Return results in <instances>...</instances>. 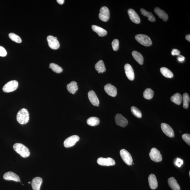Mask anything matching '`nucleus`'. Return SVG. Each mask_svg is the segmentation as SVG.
Returning a JSON list of instances; mask_svg holds the SVG:
<instances>
[{"mask_svg":"<svg viewBox=\"0 0 190 190\" xmlns=\"http://www.w3.org/2000/svg\"><path fill=\"white\" fill-rule=\"evenodd\" d=\"M9 37L12 41L15 42L20 44L22 42V39L20 36L13 33H10L9 34Z\"/></svg>","mask_w":190,"mask_h":190,"instance_id":"72a5a7b5","label":"nucleus"},{"mask_svg":"<svg viewBox=\"0 0 190 190\" xmlns=\"http://www.w3.org/2000/svg\"><path fill=\"white\" fill-rule=\"evenodd\" d=\"M126 76L129 80L132 81L134 78V70L132 66L129 64H126L124 67Z\"/></svg>","mask_w":190,"mask_h":190,"instance_id":"dca6fc26","label":"nucleus"},{"mask_svg":"<svg viewBox=\"0 0 190 190\" xmlns=\"http://www.w3.org/2000/svg\"><path fill=\"white\" fill-rule=\"evenodd\" d=\"M67 88L69 92L72 94H75L76 91L78 89V87L77 83L74 81H72L70 84H67Z\"/></svg>","mask_w":190,"mask_h":190,"instance_id":"5701e85b","label":"nucleus"},{"mask_svg":"<svg viewBox=\"0 0 190 190\" xmlns=\"http://www.w3.org/2000/svg\"><path fill=\"white\" fill-rule=\"evenodd\" d=\"M120 153L121 157L125 163L129 165H132L133 159L129 152L124 149L120 150Z\"/></svg>","mask_w":190,"mask_h":190,"instance_id":"39448f33","label":"nucleus"},{"mask_svg":"<svg viewBox=\"0 0 190 190\" xmlns=\"http://www.w3.org/2000/svg\"><path fill=\"white\" fill-rule=\"evenodd\" d=\"M168 183L169 186L172 190H180V186L174 177H171L168 179Z\"/></svg>","mask_w":190,"mask_h":190,"instance_id":"412c9836","label":"nucleus"},{"mask_svg":"<svg viewBox=\"0 0 190 190\" xmlns=\"http://www.w3.org/2000/svg\"><path fill=\"white\" fill-rule=\"evenodd\" d=\"M28 184H31V182H28Z\"/></svg>","mask_w":190,"mask_h":190,"instance_id":"37998d69","label":"nucleus"},{"mask_svg":"<svg viewBox=\"0 0 190 190\" xmlns=\"http://www.w3.org/2000/svg\"><path fill=\"white\" fill-rule=\"evenodd\" d=\"M170 100L171 101L175 104L180 105L182 101V95L179 93H176L171 97Z\"/></svg>","mask_w":190,"mask_h":190,"instance_id":"393cba45","label":"nucleus"},{"mask_svg":"<svg viewBox=\"0 0 190 190\" xmlns=\"http://www.w3.org/2000/svg\"><path fill=\"white\" fill-rule=\"evenodd\" d=\"M154 12L156 14L160 19H162L164 21H167L168 18V15L158 7L154 9Z\"/></svg>","mask_w":190,"mask_h":190,"instance_id":"aec40b11","label":"nucleus"},{"mask_svg":"<svg viewBox=\"0 0 190 190\" xmlns=\"http://www.w3.org/2000/svg\"><path fill=\"white\" fill-rule=\"evenodd\" d=\"M42 182V179L41 178L39 177L34 178L33 179L32 183L33 190H40Z\"/></svg>","mask_w":190,"mask_h":190,"instance_id":"6ab92c4d","label":"nucleus"},{"mask_svg":"<svg viewBox=\"0 0 190 190\" xmlns=\"http://www.w3.org/2000/svg\"><path fill=\"white\" fill-rule=\"evenodd\" d=\"M17 120L19 123L22 125L27 124L29 120L28 110L24 108L20 110L17 114Z\"/></svg>","mask_w":190,"mask_h":190,"instance_id":"f03ea898","label":"nucleus"},{"mask_svg":"<svg viewBox=\"0 0 190 190\" xmlns=\"http://www.w3.org/2000/svg\"><path fill=\"white\" fill-rule=\"evenodd\" d=\"M104 90L110 96L115 97L117 94L116 88L110 84H108L104 87Z\"/></svg>","mask_w":190,"mask_h":190,"instance_id":"2eb2a0df","label":"nucleus"},{"mask_svg":"<svg viewBox=\"0 0 190 190\" xmlns=\"http://www.w3.org/2000/svg\"><path fill=\"white\" fill-rule=\"evenodd\" d=\"M185 39L186 40H187L188 41H189V42H190V34H188L185 36Z\"/></svg>","mask_w":190,"mask_h":190,"instance_id":"79ce46f5","label":"nucleus"},{"mask_svg":"<svg viewBox=\"0 0 190 190\" xmlns=\"http://www.w3.org/2000/svg\"><path fill=\"white\" fill-rule=\"evenodd\" d=\"M7 55V52L3 46H0V56L5 57Z\"/></svg>","mask_w":190,"mask_h":190,"instance_id":"e433bc0d","label":"nucleus"},{"mask_svg":"<svg viewBox=\"0 0 190 190\" xmlns=\"http://www.w3.org/2000/svg\"><path fill=\"white\" fill-rule=\"evenodd\" d=\"M87 123L89 126L94 127L98 125L99 124L100 120L98 117H91L88 119Z\"/></svg>","mask_w":190,"mask_h":190,"instance_id":"c85d7f7f","label":"nucleus"},{"mask_svg":"<svg viewBox=\"0 0 190 190\" xmlns=\"http://www.w3.org/2000/svg\"><path fill=\"white\" fill-rule=\"evenodd\" d=\"M182 139L186 144L190 146V135L189 134H183L182 136Z\"/></svg>","mask_w":190,"mask_h":190,"instance_id":"c9c22d12","label":"nucleus"},{"mask_svg":"<svg viewBox=\"0 0 190 190\" xmlns=\"http://www.w3.org/2000/svg\"><path fill=\"white\" fill-rule=\"evenodd\" d=\"M115 122L117 125L122 127H125L128 122L127 119L120 114H117L115 117Z\"/></svg>","mask_w":190,"mask_h":190,"instance_id":"f8f14e48","label":"nucleus"},{"mask_svg":"<svg viewBox=\"0 0 190 190\" xmlns=\"http://www.w3.org/2000/svg\"><path fill=\"white\" fill-rule=\"evenodd\" d=\"M180 51L177 49H173L172 51V54L173 56H179L180 54Z\"/></svg>","mask_w":190,"mask_h":190,"instance_id":"58836bf2","label":"nucleus"},{"mask_svg":"<svg viewBox=\"0 0 190 190\" xmlns=\"http://www.w3.org/2000/svg\"><path fill=\"white\" fill-rule=\"evenodd\" d=\"M99 18L102 21H108L110 18V11L108 8L106 6H103L100 10Z\"/></svg>","mask_w":190,"mask_h":190,"instance_id":"0eeeda50","label":"nucleus"},{"mask_svg":"<svg viewBox=\"0 0 190 190\" xmlns=\"http://www.w3.org/2000/svg\"><path fill=\"white\" fill-rule=\"evenodd\" d=\"M131 111L133 115L138 118H141L142 116V114L141 110L135 106L131 107Z\"/></svg>","mask_w":190,"mask_h":190,"instance_id":"473e14b6","label":"nucleus"},{"mask_svg":"<svg viewBox=\"0 0 190 190\" xmlns=\"http://www.w3.org/2000/svg\"><path fill=\"white\" fill-rule=\"evenodd\" d=\"M88 97L91 103L94 106H99V100L94 91H91L88 93Z\"/></svg>","mask_w":190,"mask_h":190,"instance_id":"4468645a","label":"nucleus"},{"mask_svg":"<svg viewBox=\"0 0 190 190\" xmlns=\"http://www.w3.org/2000/svg\"><path fill=\"white\" fill-rule=\"evenodd\" d=\"M128 13L131 21L136 24H139L140 23V18L139 15L134 10L129 9L128 10Z\"/></svg>","mask_w":190,"mask_h":190,"instance_id":"ddd939ff","label":"nucleus"},{"mask_svg":"<svg viewBox=\"0 0 190 190\" xmlns=\"http://www.w3.org/2000/svg\"><path fill=\"white\" fill-rule=\"evenodd\" d=\"M184 163V161L183 160L179 158H177L175 162V165L178 167H180L183 165Z\"/></svg>","mask_w":190,"mask_h":190,"instance_id":"4c0bfd02","label":"nucleus"},{"mask_svg":"<svg viewBox=\"0 0 190 190\" xmlns=\"http://www.w3.org/2000/svg\"><path fill=\"white\" fill-rule=\"evenodd\" d=\"M80 138L78 136L73 135L67 138L64 142V145L65 148H70L73 146L78 141Z\"/></svg>","mask_w":190,"mask_h":190,"instance_id":"6e6552de","label":"nucleus"},{"mask_svg":"<svg viewBox=\"0 0 190 190\" xmlns=\"http://www.w3.org/2000/svg\"><path fill=\"white\" fill-rule=\"evenodd\" d=\"M97 163L99 165L104 166H110L115 165V160L110 158H100L97 160Z\"/></svg>","mask_w":190,"mask_h":190,"instance_id":"9d476101","label":"nucleus"},{"mask_svg":"<svg viewBox=\"0 0 190 190\" xmlns=\"http://www.w3.org/2000/svg\"><path fill=\"white\" fill-rule=\"evenodd\" d=\"M148 181L150 187L151 189H155L158 187V181H157L156 176L154 174H150L148 177Z\"/></svg>","mask_w":190,"mask_h":190,"instance_id":"a211bd4d","label":"nucleus"},{"mask_svg":"<svg viewBox=\"0 0 190 190\" xmlns=\"http://www.w3.org/2000/svg\"><path fill=\"white\" fill-rule=\"evenodd\" d=\"M149 156L151 160L156 162H161L162 160V157L160 152L156 148H151L149 153Z\"/></svg>","mask_w":190,"mask_h":190,"instance_id":"423d86ee","label":"nucleus"},{"mask_svg":"<svg viewBox=\"0 0 190 190\" xmlns=\"http://www.w3.org/2000/svg\"><path fill=\"white\" fill-rule=\"evenodd\" d=\"M177 60L179 62H182L184 61L185 58L182 55H179L177 58Z\"/></svg>","mask_w":190,"mask_h":190,"instance_id":"ea45409f","label":"nucleus"},{"mask_svg":"<svg viewBox=\"0 0 190 190\" xmlns=\"http://www.w3.org/2000/svg\"><path fill=\"white\" fill-rule=\"evenodd\" d=\"M135 39L137 42L145 46H150L152 44L151 39L148 36L145 34H137L135 36Z\"/></svg>","mask_w":190,"mask_h":190,"instance_id":"7ed1b4c3","label":"nucleus"},{"mask_svg":"<svg viewBox=\"0 0 190 190\" xmlns=\"http://www.w3.org/2000/svg\"><path fill=\"white\" fill-rule=\"evenodd\" d=\"M161 127L162 131L168 137L172 138L175 136L173 129L168 124L162 123L161 124Z\"/></svg>","mask_w":190,"mask_h":190,"instance_id":"9b49d317","label":"nucleus"},{"mask_svg":"<svg viewBox=\"0 0 190 190\" xmlns=\"http://www.w3.org/2000/svg\"><path fill=\"white\" fill-rule=\"evenodd\" d=\"M154 91L150 88L146 89L143 93V97L146 99L150 100L153 98Z\"/></svg>","mask_w":190,"mask_h":190,"instance_id":"c756f323","label":"nucleus"},{"mask_svg":"<svg viewBox=\"0 0 190 190\" xmlns=\"http://www.w3.org/2000/svg\"><path fill=\"white\" fill-rule=\"evenodd\" d=\"M13 148L15 151L23 158H27L30 155V151L28 148L21 143H15L13 145Z\"/></svg>","mask_w":190,"mask_h":190,"instance_id":"f257e3e1","label":"nucleus"},{"mask_svg":"<svg viewBox=\"0 0 190 190\" xmlns=\"http://www.w3.org/2000/svg\"><path fill=\"white\" fill-rule=\"evenodd\" d=\"M48 45L51 49L54 50L58 49L60 47L59 42L55 37L49 35L47 38Z\"/></svg>","mask_w":190,"mask_h":190,"instance_id":"1a4fd4ad","label":"nucleus"},{"mask_svg":"<svg viewBox=\"0 0 190 190\" xmlns=\"http://www.w3.org/2000/svg\"><path fill=\"white\" fill-rule=\"evenodd\" d=\"M92 30L101 37H103L107 34V32L105 29L96 25H93L91 27Z\"/></svg>","mask_w":190,"mask_h":190,"instance_id":"4be33fe9","label":"nucleus"},{"mask_svg":"<svg viewBox=\"0 0 190 190\" xmlns=\"http://www.w3.org/2000/svg\"><path fill=\"white\" fill-rule=\"evenodd\" d=\"M49 68H51L53 71L57 73H61L63 71V69L61 67L54 63L50 64Z\"/></svg>","mask_w":190,"mask_h":190,"instance_id":"7c9ffc66","label":"nucleus"},{"mask_svg":"<svg viewBox=\"0 0 190 190\" xmlns=\"http://www.w3.org/2000/svg\"><path fill=\"white\" fill-rule=\"evenodd\" d=\"M133 58L140 65H142L144 63V58L141 53L137 51H134L132 52Z\"/></svg>","mask_w":190,"mask_h":190,"instance_id":"b1692460","label":"nucleus"},{"mask_svg":"<svg viewBox=\"0 0 190 190\" xmlns=\"http://www.w3.org/2000/svg\"><path fill=\"white\" fill-rule=\"evenodd\" d=\"M141 14L144 16L148 17V20L149 21L151 22H154L155 21V18L153 16V13L151 12L146 11L144 8H141L140 10Z\"/></svg>","mask_w":190,"mask_h":190,"instance_id":"bb28decb","label":"nucleus"},{"mask_svg":"<svg viewBox=\"0 0 190 190\" xmlns=\"http://www.w3.org/2000/svg\"><path fill=\"white\" fill-rule=\"evenodd\" d=\"M18 82L16 80H12L7 83L3 88V90L5 92L9 93L15 91L18 88Z\"/></svg>","mask_w":190,"mask_h":190,"instance_id":"20e7f679","label":"nucleus"},{"mask_svg":"<svg viewBox=\"0 0 190 190\" xmlns=\"http://www.w3.org/2000/svg\"><path fill=\"white\" fill-rule=\"evenodd\" d=\"M182 99L183 100V107L184 108H187L189 106V103L190 102V97L188 93H184L183 95Z\"/></svg>","mask_w":190,"mask_h":190,"instance_id":"2f4dec72","label":"nucleus"},{"mask_svg":"<svg viewBox=\"0 0 190 190\" xmlns=\"http://www.w3.org/2000/svg\"><path fill=\"white\" fill-rule=\"evenodd\" d=\"M57 1L58 4L62 5L64 3L65 1L64 0H57Z\"/></svg>","mask_w":190,"mask_h":190,"instance_id":"a19ab883","label":"nucleus"},{"mask_svg":"<svg viewBox=\"0 0 190 190\" xmlns=\"http://www.w3.org/2000/svg\"><path fill=\"white\" fill-rule=\"evenodd\" d=\"M95 67L99 73H103L106 71L104 63L101 60H100L96 64Z\"/></svg>","mask_w":190,"mask_h":190,"instance_id":"a878e982","label":"nucleus"},{"mask_svg":"<svg viewBox=\"0 0 190 190\" xmlns=\"http://www.w3.org/2000/svg\"><path fill=\"white\" fill-rule=\"evenodd\" d=\"M112 48L114 51H118L119 48V42L117 39H114L112 43Z\"/></svg>","mask_w":190,"mask_h":190,"instance_id":"f704fd0d","label":"nucleus"},{"mask_svg":"<svg viewBox=\"0 0 190 190\" xmlns=\"http://www.w3.org/2000/svg\"><path fill=\"white\" fill-rule=\"evenodd\" d=\"M160 72L164 77L167 78H171L173 77V74L168 68L166 67H162L160 69Z\"/></svg>","mask_w":190,"mask_h":190,"instance_id":"cd10ccee","label":"nucleus"},{"mask_svg":"<svg viewBox=\"0 0 190 190\" xmlns=\"http://www.w3.org/2000/svg\"><path fill=\"white\" fill-rule=\"evenodd\" d=\"M3 178L6 180H12L16 182H20V179L18 176L14 172H9L5 173L3 175Z\"/></svg>","mask_w":190,"mask_h":190,"instance_id":"f3484780","label":"nucleus"}]
</instances>
